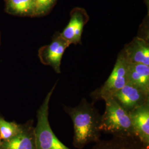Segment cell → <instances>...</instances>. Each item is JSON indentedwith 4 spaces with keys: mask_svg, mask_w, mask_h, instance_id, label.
Listing matches in <instances>:
<instances>
[{
    "mask_svg": "<svg viewBox=\"0 0 149 149\" xmlns=\"http://www.w3.org/2000/svg\"><path fill=\"white\" fill-rule=\"evenodd\" d=\"M63 109L73 123L72 144L75 148L84 149L88 144L96 143L100 140L101 115L93 103L83 98L77 106L63 105Z\"/></svg>",
    "mask_w": 149,
    "mask_h": 149,
    "instance_id": "cell-1",
    "label": "cell"
},
{
    "mask_svg": "<svg viewBox=\"0 0 149 149\" xmlns=\"http://www.w3.org/2000/svg\"><path fill=\"white\" fill-rule=\"evenodd\" d=\"M104 101L106 109L101 115L100 130L112 134L113 137H136L129 113L113 97Z\"/></svg>",
    "mask_w": 149,
    "mask_h": 149,
    "instance_id": "cell-2",
    "label": "cell"
},
{
    "mask_svg": "<svg viewBox=\"0 0 149 149\" xmlns=\"http://www.w3.org/2000/svg\"><path fill=\"white\" fill-rule=\"evenodd\" d=\"M56 85L57 82L48 92L37 112V123L34 134L37 149H70L57 138L49 121V103Z\"/></svg>",
    "mask_w": 149,
    "mask_h": 149,
    "instance_id": "cell-3",
    "label": "cell"
},
{
    "mask_svg": "<svg viewBox=\"0 0 149 149\" xmlns=\"http://www.w3.org/2000/svg\"><path fill=\"white\" fill-rule=\"evenodd\" d=\"M128 61L124 54H120L111 74L104 84L91 93L93 101L100 100L105 101L112 98L118 91L128 83Z\"/></svg>",
    "mask_w": 149,
    "mask_h": 149,
    "instance_id": "cell-4",
    "label": "cell"
},
{
    "mask_svg": "<svg viewBox=\"0 0 149 149\" xmlns=\"http://www.w3.org/2000/svg\"><path fill=\"white\" fill-rule=\"evenodd\" d=\"M119 105L128 113L149 101V93L140 88L127 83L113 97Z\"/></svg>",
    "mask_w": 149,
    "mask_h": 149,
    "instance_id": "cell-5",
    "label": "cell"
},
{
    "mask_svg": "<svg viewBox=\"0 0 149 149\" xmlns=\"http://www.w3.org/2000/svg\"><path fill=\"white\" fill-rule=\"evenodd\" d=\"M70 45L60 34L55 38L49 45L41 48L39 56L43 64L51 66L57 72L60 73L61 61L65 50Z\"/></svg>",
    "mask_w": 149,
    "mask_h": 149,
    "instance_id": "cell-6",
    "label": "cell"
},
{
    "mask_svg": "<svg viewBox=\"0 0 149 149\" xmlns=\"http://www.w3.org/2000/svg\"><path fill=\"white\" fill-rule=\"evenodd\" d=\"M129 113L136 137L149 148V101Z\"/></svg>",
    "mask_w": 149,
    "mask_h": 149,
    "instance_id": "cell-7",
    "label": "cell"
},
{
    "mask_svg": "<svg viewBox=\"0 0 149 149\" xmlns=\"http://www.w3.org/2000/svg\"><path fill=\"white\" fill-rule=\"evenodd\" d=\"M33 120L23 124L21 132L7 141H2L0 149H37Z\"/></svg>",
    "mask_w": 149,
    "mask_h": 149,
    "instance_id": "cell-8",
    "label": "cell"
},
{
    "mask_svg": "<svg viewBox=\"0 0 149 149\" xmlns=\"http://www.w3.org/2000/svg\"><path fill=\"white\" fill-rule=\"evenodd\" d=\"M123 53L129 63L149 65V45L143 38H134L126 45Z\"/></svg>",
    "mask_w": 149,
    "mask_h": 149,
    "instance_id": "cell-9",
    "label": "cell"
},
{
    "mask_svg": "<svg viewBox=\"0 0 149 149\" xmlns=\"http://www.w3.org/2000/svg\"><path fill=\"white\" fill-rule=\"evenodd\" d=\"M91 149H149L136 137H113L109 140H100Z\"/></svg>",
    "mask_w": 149,
    "mask_h": 149,
    "instance_id": "cell-10",
    "label": "cell"
},
{
    "mask_svg": "<svg viewBox=\"0 0 149 149\" xmlns=\"http://www.w3.org/2000/svg\"><path fill=\"white\" fill-rule=\"evenodd\" d=\"M86 22L83 14L80 11H75L71 16L68 26L60 34L61 36L70 44L79 43Z\"/></svg>",
    "mask_w": 149,
    "mask_h": 149,
    "instance_id": "cell-11",
    "label": "cell"
},
{
    "mask_svg": "<svg viewBox=\"0 0 149 149\" xmlns=\"http://www.w3.org/2000/svg\"><path fill=\"white\" fill-rule=\"evenodd\" d=\"M128 83L133 84L149 93V66L142 64L128 63Z\"/></svg>",
    "mask_w": 149,
    "mask_h": 149,
    "instance_id": "cell-12",
    "label": "cell"
},
{
    "mask_svg": "<svg viewBox=\"0 0 149 149\" xmlns=\"http://www.w3.org/2000/svg\"><path fill=\"white\" fill-rule=\"evenodd\" d=\"M35 0H7L8 13L18 16H34Z\"/></svg>",
    "mask_w": 149,
    "mask_h": 149,
    "instance_id": "cell-13",
    "label": "cell"
},
{
    "mask_svg": "<svg viewBox=\"0 0 149 149\" xmlns=\"http://www.w3.org/2000/svg\"><path fill=\"white\" fill-rule=\"evenodd\" d=\"M23 127V124L15 121H7L0 115V139L2 141L8 140L19 133Z\"/></svg>",
    "mask_w": 149,
    "mask_h": 149,
    "instance_id": "cell-14",
    "label": "cell"
},
{
    "mask_svg": "<svg viewBox=\"0 0 149 149\" xmlns=\"http://www.w3.org/2000/svg\"><path fill=\"white\" fill-rule=\"evenodd\" d=\"M55 0H35L34 16H40L47 13L53 5Z\"/></svg>",
    "mask_w": 149,
    "mask_h": 149,
    "instance_id": "cell-15",
    "label": "cell"
},
{
    "mask_svg": "<svg viewBox=\"0 0 149 149\" xmlns=\"http://www.w3.org/2000/svg\"><path fill=\"white\" fill-rule=\"evenodd\" d=\"M2 140L0 139V146H1V145L2 144Z\"/></svg>",
    "mask_w": 149,
    "mask_h": 149,
    "instance_id": "cell-16",
    "label": "cell"
},
{
    "mask_svg": "<svg viewBox=\"0 0 149 149\" xmlns=\"http://www.w3.org/2000/svg\"><path fill=\"white\" fill-rule=\"evenodd\" d=\"M0 42H1V35H0Z\"/></svg>",
    "mask_w": 149,
    "mask_h": 149,
    "instance_id": "cell-17",
    "label": "cell"
}]
</instances>
